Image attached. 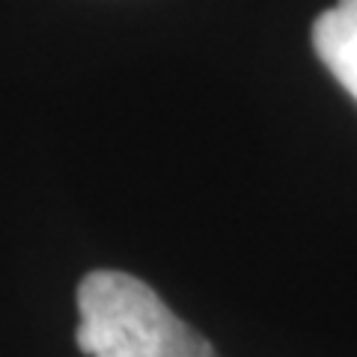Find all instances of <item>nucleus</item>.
<instances>
[{"label": "nucleus", "mask_w": 357, "mask_h": 357, "mask_svg": "<svg viewBox=\"0 0 357 357\" xmlns=\"http://www.w3.org/2000/svg\"><path fill=\"white\" fill-rule=\"evenodd\" d=\"M77 349L89 357H218L206 337L126 271H93L77 286Z\"/></svg>", "instance_id": "obj_1"}, {"label": "nucleus", "mask_w": 357, "mask_h": 357, "mask_svg": "<svg viewBox=\"0 0 357 357\" xmlns=\"http://www.w3.org/2000/svg\"><path fill=\"white\" fill-rule=\"evenodd\" d=\"M312 48L357 102V0H340L312 24Z\"/></svg>", "instance_id": "obj_2"}]
</instances>
